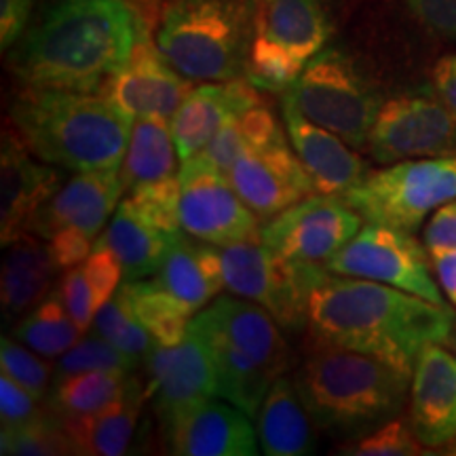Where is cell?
Instances as JSON below:
<instances>
[{"mask_svg": "<svg viewBox=\"0 0 456 456\" xmlns=\"http://www.w3.org/2000/svg\"><path fill=\"white\" fill-rule=\"evenodd\" d=\"M224 285L232 296L256 302L285 330L306 326V302L326 266H302L285 260L258 239L220 248Z\"/></svg>", "mask_w": 456, "mask_h": 456, "instance_id": "cell-9", "label": "cell"}, {"mask_svg": "<svg viewBox=\"0 0 456 456\" xmlns=\"http://www.w3.org/2000/svg\"><path fill=\"white\" fill-rule=\"evenodd\" d=\"M239 125H241L248 146L266 144V142L275 140L279 134H283L275 114H273L265 104H258L249 108V110H245L241 117H239Z\"/></svg>", "mask_w": 456, "mask_h": 456, "instance_id": "cell-46", "label": "cell"}, {"mask_svg": "<svg viewBox=\"0 0 456 456\" xmlns=\"http://www.w3.org/2000/svg\"><path fill=\"white\" fill-rule=\"evenodd\" d=\"M0 452L17 456L74 454L72 442L57 414H41L24 425L3 427Z\"/></svg>", "mask_w": 456, "mask_h": 456, "instance_id": "cell-34", "label": "cell"}, {"mask_svg": "<svg viewBox=\"0 0 456 456\" xmlns=\"http://www.w3.org/2000/svg\"><path fill=\"white\" fill-rule=\"evenodd\" d=\"M192 322L201 330L212 353L216 380H218V397L243 410L249 419L258 416V410L265 402L266 393L275 379L265 372L258 363H254L239 346L232 345L218 328L199 311Z\"/></svg>", "mask_w": 456, "mask_h": 456, "instance_id": "cell-28", "label": "cell"}, {"mask_svg": "<svg viewBox=\"0 0 456 456\" xmlns=\"http://www.w3.org/2000/svg\"><path fill=\"white\" fill-rule=\"evenodd\" d=\"M425 245L429 252L456 248V199L433 214L429 224L425 226Z\"/></svg>", "mask_w": 456, "mask_h": 456, "instance_id": "cell-47", "label": "cell"}, {"mask_svg": "<svg viewBox=\"0 0 456 456\" xmlns=\"http://www.w3.org/2000/svg\"><path fill=\"white\" fill-rule=\"evenodd\" d=\"M148 387L155 412L163 425L171 416L205 397H218V380L208 340L197 323L191 326L178 345H157L146 355Z\"/></svg>", "mask_w": 456, "mask_h": 456, "instance_id": "cell-16", "label": "cell"}, {"mask_svg": "<svg viewBox=\"0 0 456 456\" xmlns=\"http://www.w3.org/2000/svg\"><path fill=\"white\" fill-rule=\"evenodd\" d=\"M60 296L64 300L68 313L74 319L81 332L85 334L87 330L94 326V317L98 313V306H95V296L94 289L85 277L83 266H72L64 273V279H61L60 285Z\"/></svg>", "mask_w": 456, "mask_h": 456, "instance_id": "cell-40", "label": "cell"}, {"mask_svg": "<svg viewBox=\"0 0 456 456\" xmlns=\"http://www.w3.org/2000/svg\"><path fill=\"white\" fill-rule=\"evenodd\" d=\"M363 218L342 197L311 195L262 226V241L285 260L326 266L357 235Z\"/></svg>", "mask_w": 456, "mask_h": 456, "instance_id": "cell-12", "label": "cell"}, {"mask_svg": "<svg viewBox=\"0 0 456 456\" xmlns=\"http://www.w3.org/2000/svg\"><path fill=\"white\" fill-rule=\"evenodd\" d=\"M330 34L323 0H258L245 77L256 89L283 94L326 49Z\"/></svg>", "mask_w": 456, "mask_h": 456, "instance_id": "cell-6", "label": "cell"}, {"mask_svg": "<svg viewBox=\"0 0 456 456\" xmlns=\"http://www.w3.org/2000/svg\"><path fill=\"white\" fill-rule=\"evenodd\" d=\"M281 95L309 121L330 129L353 148L368 146L370 129L383 106L353 57L336 47L313 57Z\"/></svg>", "mask_w": 456, "mask_h": 456, "instance_id": "cell-8", "label": "cell"}, {"mask_svg": "<svg viewBox=\"0 0 456 456\" xmlns=\"http://www.w3.org/2000/svg\"><path fill=\"white\" fill-rule=\"evenodd\" d=\"M191 83L165 60L144 28L127 61L104 85L102 94L134 121L135 118L171 121L182 102L191 94Z\"/></svg>", "mask_w": 456, "mask_h": 456, "instance_id": "cell-14", "label": "cell"}, {"mask_svg": "<svg viewBox=\"0 0 456 456\" xmlns=\"http://www.w3.org/2000/svg\"><path fill=\"white\" fill-rule=\"evenodd\" d=\"M431 266L429 256L412 232L368 222L334 258H330L326 269L334 275L370 279L446 305Z\"/></svg>", "mask_w": 456, "mask_h": 456, "instance_id": "cell-10", "label": "cell"}, {"mask_svg": "<svg viewBox=\"0 0 456 456\" xmlns=\"http://www.w3.org/2000/svg\"><path fill=\"white\" fill-rule=\"evenodd\" d=\"M127 372L114 370H94L55 380L49 402L53 414L60 419L98 412L121 395L127 385Z\"/></svg>", "mask_w": 456, "mask_h": 456, "instance_id": "cell-33", "label": "cell"}, {"mask_svg": "<svg viewBox=\"0 0 456 456\" xmlns=\"http://www.w3.org/2000/svg\"><path fill=\"white\" fill-rule=\"evenodd\" d=\"M245 148H248V140H245L243 129L241 125H239L237 117L231 118L226 125H222V129L208 142V146H205L201 152L216 165V167H220L224 174H228Z\"/></svg>", "mask_w": 456, "mask_h": 456, "instance_id": "cell-42", "label": "cell"}, {"mask_svg": "<svg viewBox=\"0 0 456 456\" xmlns=\"http://www.w3.org/2000/svg\"><path fill=\"white\" fill-rule=\"evenodd\" d=\"M429 254L437 281H440L442 289L456 306V248L433 249Z\"/></svg>", "mask_w": 456, "mask_h": 456, "instance_id": "cell-49", "label": "cell"}, {"mask_svg": "<svg viewBox=\"0 0 456 456\" xmlns=\"http://www.w3.org/2000/svg\"><path fill=\"white\" fill-rule=\"evenodd\" d=\"M94 332L138 359L146 357L148 351L155 346L152 336L146 332V328L142 326L138 317L131 311L123 288H118L117 294L95 313Z\"/></svg>", "mask_w": 456, "mask_h": 456, "instance_id": "cell-35", "label": "cell"}, {"mask_svg": "<svg viewBox=\"0 0 456 456\" xmlns=\"http://www.w3.org/2000/svg\"><path fill=\"white\" fill-rule=\"evenodd\" d=\"M155 279L192 315H197L226 288L220 248L203 241L195 245L180 232Z\"/></svg>", "mask_w": 456, "mask_h": 456, "instance_id": "cell-26", "label": "cell"}, {"mask_svg": "<svg viewBox=\"0 0 456 456\" xmlns=\"http://www.w3.org/2000/svg\"><path fill=\"white\" fill-rule=\"evenodd\" d=\"M410 11L427 30L456 41V0H406Z\"/></svg>", "mask_w": 456, "mask_h": 456, "instance_id": "cell-43", "label": "cell"}, {"mask_svg": "<svg viewBox=\"0 0 456 456\" xmlns=\"http://www.w3.org/2000/svg\"><path fill=\"white\" fill-rule=\"evenodd\" d=\"M420 446L423 444L416 437L412 427H408L403 420L391 419L376 427L368 436L346 444L340 452L351 456H410L423 452Z\"/></svg>", "mask_w": 456, "mask_h": 456, "instance_id": "cell-38", "label": "cell"}, {"mask_svg": "<svg viewBox=\"0 0 456 456\" xmlns=\"http://www.w3.org/2000/svg\"><path fill=\"white\" fill-rule=\"evenodd\" d=\"M180 186V224L188 237L218 248L260 237L258 216L203 152L182 161Z\"/></svg>", "mask_w": 456, "mask_h": 456, "instance_id": "cell-11", "label": "cell"}, {"mask_svg": "<svg viewBox=\"0 0 456 456\" xmlns=\"http://www.w3.org/2000/svg\"><path fill=\"white\" fill-rule=\"evenodd\" d=\"M121 288L134 315L157 345L171 346L184 340L191 319L195 315L180 300H175L157 279H135V281H125Z\"/></svg>", "mask_w": 456, "mask_h": 456, "instance_id": "cell-31", "label": "cell"}, {"mask_svg": "<svg viewBox=\"0 0 456 456\" xmlns=\"http://www.w3.org/2000/svg\"><path fill=\"white\" fill-rule=\"evenodd\" d=\"M306 328L317 345L363 353L412 376L425 346L448 342L456 315L393 285L328 271L309 292Z\"/></svg>", "mask_w": 456, "mask_h": 456, "instance_id": "cell-1", "label": "cell"}, {"mask_svg": "<svg viewBox=\"0 0 456 456\" xmlns=\"http://www.w3.org/2000/svg\"><path fill=\"white\" fill-rule=\"evenodd\" d=\"M374 161H399L456 155V114L440 98L399 95L380 106L370 129Z\"/></svg>", "mask_w": 456, "mask_h": 456, "instance_id": "cell-13", "label": "cell"}, {"mask_svg": "<svg viewBox=\"0 0 456 456\" xmlns=\"http://www.w3.org/2000/svg\"><path fill=\"white\" fill-rule=\"evenodd\" d=\"M258 104H262L260 95L248 78L203 83L192 87L169 121L180 163L201 152L222 125Z\"/></svg>", "mask_w": 456, "mask_h": 456, "instance_id": "cell-22", "label": "cell"}, {"mask_svg": "<svg viewBox=\"0 0 456 456\" xmlns=\"http://www.w3.org/2000/svg\"><path fill=\"white\" fill-rule=\"evenodd\" d=\"M203 315L273 379L289 368V346L281 326L269 311L239 296H218Z\"/></svg>", "mask_w": 456, "mask_h": 456, "instance_id": "cell-23", "label": "cell"}, {"mask_svg": "<svg viewBox=\"0 0 456 456\" xmlns=\"http://www.w3.org/2000/svg\"><path fill=\"white\" fill-rule=\"evenodd\" d=\"M146 397V387L138 379H127L121 395L98 412L60 419L74 454L118 456L127 452Z\"/></svg>", "mask_w": 456, "mask_h": 456, "instance_id": "cell-25", "label": "cell"}, {"mask_svg": "<svg viewBox=\"0 0 456 456\" xmlns=\"http://www.w3.org/2000/svg\"><path fill=\"white\" fill-rule=\"evenodd\" d=\"M410 380L412 376L380 359L328 345H319L296 374L313 423L340 436L376 429L395 419Z\"/></svg>", "mask_w": 456, "mask_h": 456, "instance_id": "cell-4", "label": "cell"}, {"mask_svg": "<svg viewBox=\"0 0 456 456\" xmlns=\"http://www.w3.org/2000/svg\"><path fill=\"white\" fill-rule=\"evenodd\" d=\"M180 232H169L155 216L146 212L134 197L123 199L110 224L98 239V248L112 249L127 281L155 277L161 269L165 256Z\"/></svg>", "mask_w": 456, "mask_h": 456, "instance_id": "cell-24", "label": "cell"}, {"mask_svg": "<svg viewBox=\"0 0 456 456\" xmlns=\"http://www.w3.org/2000/svg\"><path fill=\"white\" fill-rule=\"evenodd\" d=\"M140 359L129 355L114 346L112 342L102 338L94 332V336L78 340L70 351L57 359L55 366V380L66 379V376L94 372V370H114V372H131L138 366Z\"/></svg>", "mask_w": 456, "mask_h": 456, "instance_id": "cell-36", "label": "cell"}, {"mask_svg": "<svg viewBox=\"0 0 456 456\" xmlns=\"http://www.w3.org/2000/svg\"><path fill=\"white\" fill-rule=\"evenodd\" d=\"M256 7V0H171L155 43L188 81L241 78L254 41Z\"/></svg>", "mask_w": 456, "mask_h": 456, "instance_id": "cell-5", "label": "cell"}, {"mask_svg": "<svg viewBox=\"0 0 456 456\" xmlns=\"http://www.w3.org/2000/svg\"><path fill=\"white\" fill-rule=\"evenodd\" d=\"M448 342H450V345H452V349H454V353H456V328H454L452 336H450V338H448Z\"/></svg>", "mask_w": 456, "mask_h": 456, "instance_id": "cell-50", "label": "cell"}, {"mask_svg": "<svg viewBox=\"0 0 456 456\" xmlns=\"http://www.w3.org/2000/svg\"><path fill=\"white\" fill-rule=\"evenodd\" d=\"M37 0H0V47L7 51L28 30Z\"/></svg>", "mask_w": 456, "mask_h": 456, "instance_id": "cell-45", "label": "cell"}, {"mask_svg": "<svg viewBox=\"0 0 456 456\" xmlns=\"http://www.w3.org/2000/svg\"><path fill=\"white\" fill-rule=\"evenodd\" d=\"M81 328L74 323L60 292L38 302L37 309L13 330V338L45 359H60L81 340Z\"/></svg>", "mask_w": 456, "mask_h": 456, "instance_id": "cell-32", "label": "cell"}, {"mask_svg": "<svg viewBox=\"0 0 456 456\" xmlns=\"http://www.w3.org/2000/svg\"><path fill=\"white\" fill-rule=\"evenodd\" d=\"M127 0H49L13 53L26 87L102 91L138 43Z\"/></svg>", "mask_w": 456, "mask_h": 456, "instance_id": "cell-2", "label": "cell"}, {"mask_svg": "<svg viewBox=\"0 0 456 456\" xmlns=\"http://www.w3.org/2000/svg\"><path fill=\"white\" fill-rule=\"evenodd\" d=\"M169 448L182 456H254L260 440L252 419L226 399L205 397L165 423Z\"/></svg>", "mask_w": 456, "mask_h": 456, "instance_id": "cell-18", "label": "cell"}, {"mask_svg": "<svg viewBox=\"0 0 456 456\" xmlns=\"http://www.w3.org/2000/svg\"><path fill=\"white\" fill-rule=\"evenodd\" d=\"M433 87L437 98L456 114V55H446L433 68Z\"/></svg>", "mask_w": 456, "mask_h": 456, "instance_id": "cell-48", "label": "cell"}, {"mask_svg": "<svg viewBox=\"0 0 456 456\" xmlns=\"http://www.w3.org/2000/svg\"><path fill=\"white\" fill-rule=\"evenodd\" d=\"M410 427L427 448L456 437V355L440 345L425 346L410 385Z\"/></svg>", "mask_w": 456, "mask_h": 456, "instance_id": "cell-21", "label": "cell"}, {"mask_svg": "<svg viewBox=\"0 0 456 456\" xmlns=\"http://www.w3.org/2000/svg\"><path fill=\"white\" fill-rule=\"evenodd\" d=\"M125 184L121 167L77 171L38 212L32 235L51 239L61 228H78L94 239L117 212Z\"/></svg>", "mask_w": 456, "mask_h": 456, "instance_id": "cell-19", "label": "cell"}, {"mask_svg": "<svg viewBox=\"0 0 456 456\" xmlns=\"http://www.w3.org/2000/svg\"><path fill=\"white\" fill-rule=\"evenodd\" d=\"M342 199L366 222L414 232L427 216L456 199V155L412 159L370 171Z\"/></svg>", "mask_w": 456, "mask_h": 456, "instance_id": "cell-7", "label": "cell"}, {"mask_svg": "<svg viewBox=\"0 0 456 456\" xmlns=\"http://www.w3.org/2000/svg\"><path fill=\"white\" fill-rule=\"evenodd\" d=\"M57 265L49 243L38 235H26L9 245L0 277V300L4 315H21L47 294Z\"/></svg>", "mask_w": 456, "mask_h": 456, "instance_id": "cell-29", "label": "cell"}, {"mask_svg": "<svg viewBox=\"0 0 456 456\" xmlns=\"http://www.w3.org/2000/svg\"><path fill=\"white\" fill-rule=\"evenodd\" d=\"M258 440L269 456H305L315 452L311 414L302 402L298 387L279 376L258 410Z\"/></svg>", "mask_w": 456, "mask_h": 456, "instance_id": "cell-27", "label": "cell"}, {"mask_svg": "<svg viewBox=\"0 0 456 456\" xmlns=\"http://www.w3.org/2000/svg\"><path fill=\"white\" fill-rule=\"evenodd\" d=\"M83 271L91 289H94L98 309L117 294V289L121 288V277L125 275L123 265L114 256L112 249L98 248V245H95L89 258L83 262Z\"/></svg>", "mask_w": 456, "mask_h": 456, "instance_id": "cell-39", "label": "cell"}, {"mask_svg": "<svg viewBox=\"0 0 456 456\" xmlns=\"http://www.w3.org/2000/svg\"><path fill=\"white\" fill-rule=\"evenodd\" d=\"M228 178L258 218H273L315 192L305 165L283 134L266 144L245 148Z\"/></svg>", "mask_w": 456, "mask_h": 456, "instance_id": "cell-15", "label": "cell"}, {"mask_svg": "<svg viewBox=\"0 0 456 456\" xmlns=\"http://www.w3.org/2000/svg\"><path fill=\"white\" fill-rule=\"evenodd\" d=\"M37 159L13 125H7L0 146V241L4 248L32 235L38 212L61 188L60 171Z\"/></svg>", "mask_w": 456, "mask_h": 456, "instance_id": "cell-17", "label": "cell"}, {"mask_svg": "<svg viewBox=\"0 0 456 456\" xmlns=\"http://www.w3.org/2000/svg\"><path fill=\"white\" fill-rule=\"evenodd\" d=\"M32 155L72 171L121 167L134 118L100 91L26 87L11 108Z\"/></svg>", "mask_w": 456, "mask_h": 456, "instance_id": "cell-3", "label": "cell"}, {"mask_svg": "<svg viewBox=\"0 0 456 456\" xmlns=\"http://www.w3.org/2000/svg\"><path fill=\"white\" fill-rule=\"evenodd\" d=\"M178 161V148L169 121L135 118L121 165L125 191L178 178L180 171H175Z\"/></svg>", "mask_w": 456, "mask_h": 456, "instance_id": "cell-30", "label": "cell"}, {"mask_svg": "<svg viewBox=\"0 0 456 456\" xmlns=\"http://www.w3.org/2000/svg\"><path fill=\"white\" fill-rule=\"evenodd\" d=\"M281 114L289 144L313 182L317 195L342 197L370 174L368 163L345 140L309 121L292 102L281 98Z\"/></svg>", "mask_w": 456, "mask_h": 456, "instance_id": "cell-20", "label": "cell"}, {"mask_svg": "<svg viewBox=\"0 0 456 456\" xmlns=\"http://www.w3.org/2000/svg\"><path fill=\"white\" fill-rule=\"evenodd\" d=\"M49 248L57 269H72L89 258L95 245H91L87 232L78 231V228H61L49 239Z\"/></svg>", "mask_w": 456, "mask_h": 456, "instance_id": "cell-44", "label": "cell"}, {"mask_svg": "<svg viewBox=\"0 0 456 456\" xmlns=\"http://www.w3.org/2000/svg\"><path fill=\"white\" fill-rule=\"evenodd\" d=\"M38 399L17 385L7 374H0V420L3 427L24 425L28 420L38 419L43 412L37 406Z\"/></svg>", "mask_w": 456, "mask_h": 456, "instance_id": "cell-41", "label": "cell"}, {"mask_svg": "<svg viewBox=\"0 0 456 456\" xmlns=\"http://www.w3.org/2000/svg\"><path fill=\"white\" fill-rule=\"evenodd\" d=\"M0 370H3V374L11 376L17 385L30 391L37 399L47 395L51 366L30 346H21L17 338L11 340L3 336V340H0Z\"/></svg>", "mask_w": 456, "mask_h": 456, "instance_id": "cell-37", "label": "cell"}]
</instances>
